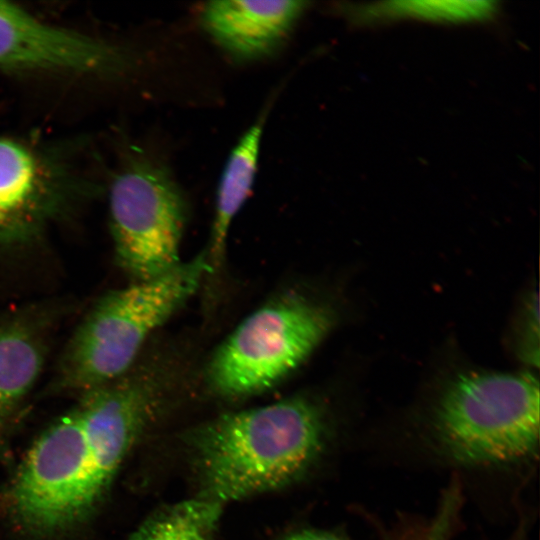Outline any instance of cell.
<instances>
[{
  "instance_id": "1",
  "label": "cell",
  "mask_w": 540,
  "mask_h": 540,
  "mask_svg": "<svg viewBox=\"0 0 540 540\" xmlns=\"http://www.w3.org/2000/svg\"><path fill=\"white\" fill-rule=\"evenodd\" d=\"M160 396L155 376L132 369L82 393L23 458L6 494L13 523L44 538L88 519L155 415Z\"/></svg>"
},
{
  "instance_id": "2",
  "label": "cell",
  "mask_w": 540,
  "mask_h": 540,
  "mask_svg": "<svg viewBox=\"0 0 540 540\" xmlns=\"http://www.w3.org/2000/svg\"><path fill=\"white\" fill-rule=\"evenodd\" d=\"M326 425L304 397L223 414L190 436L201 496L223 505L284 487L321 454Z\"/></svg>"
},
{
  "instance_id": "3",
  "label": "cell",
  "mask_w": 540,
  "mask_h": 540,
  "mask_svg": "<svg viewBox=\"0 0 540 540\" xmlns=\"http://www.w3.org/2000/svg\"><path fill=\"white\" fill-rule=\"evenodd\" d=\"M211 271L205 251L158 277L102 297L69 340L55 388L82 394L126 373L146 338L197 291Z\"/></svg>"
},
{
  "instance_id": "4",
  "label": "cell",
  "mask_w": 540,
  "mask_h": 540,
  "mask_svg": "<svg viewBox=\"0 0 540 540\" xmlns=\"http://www.w3.org/2000/svg\"><path fill=\"white\" fill-rule=\"evenodd\" d=\"M539 402V382L529 372L460 374L433 409L431 442L460 465L522 461L538 447Z\"/></svg>"
},
{
  "instance_id": "5",
  "label": "cell",
  "mask_w": 540,
  "mask_h": 540,
  "mask_svg": "<svg viewBox=\"0 0 540 540\" xmlns=\"http://www.w3.org/2000/svg\"><path fill=\"white\" fill-rule=\"evenodd\" d=\"M334 322L327 307L289 294L246 317L212 355L207 382L225 397L263 392L300 366Z\"/></svg>"
},
{
  "instance_id": "6",
  "label": "cell",
  "mask_w": 540,
  "mask_h": 540,
  "mask_svg": "<svg viewBox=\"0 0 540 540\" xmlns=\"http://www.w3.org/2000/svg\"><path fill=\"white\" fill-rule=\"evenodd\" d=\"M109 209L116 259L137 281L181 263L187 204L164 166L146 159L130 162L112 182Z\"/></svg>"
},
{
  "instance_id": "7",
  "label": "cell",
  "mask_w": 540,
  "mask_h": 540,
  "mask_svg": "<svg viewBox=\"0 0 540 540\" xmlns=\"http://www.w3.org/2000/svg\"><path fill=\"white\" fill-rule=\"evenodd\" d=\"M128 64L116 46L44 23L0 1V67L109 75Z\"/></svg>"
},
{
  "instance_id": "8",
  "label": "cell",
  "mask_w": 540,
  "mask_h": 540,
  "mask_svg": "<svg viewBox=\"0 0 540 540\" xmlns=\"http://www.w3.org/2000/svg\"><path fill=\"white\" fill-rule=\"evenodd\" d=\"M306 1H211L201 19L211 37L231 56L252 60L272 53L292 30Z\"/></svg>"
},
{
  "instance_id": "9",
  "label": "cell",
  "mask_w": 540,
  "mask_h": 540,
  "mask_svg": "<svg viewBox=\"0 0 540 540\" xmlns=\"http://www.w3.org/2000/svg\"><path fill=\"white\" fill-rule=\"evenodd\" d=\"M56 201L53 179L37 155L19 142L0 139V244L33 235Z\"/></svg>"
},
{
  "instance_id": "10",
  "label": "cell",
  "mask_w": 540,
  "mask_h": 540,
  "mask_svg": "<svg viewBox=\"0 0 540 540\" xmlns=\"http://www.w3.org/2000/svg\"><path fill=\"white\" fill-rule=\"evenodd\" d=\"M43 363L44 344L36 328L18 316L0 314V445Z\"/></svg>"
},
{
  "instance_id": "11",
  "label": "cell",
  "mask_w": 540,
  "mask_h": 540,
  "mask_svg": "<svg viewBox=\"0 0 540 540\" xmlns=\"http://www.w3.org/2000/svg\"><path fill=\"white\" fill-rule=\"evenodd\" d=\"M267 111L245 131L227 160L217 190L211 243L207 257L211 268L221 261L230 225L250 194Z\"/></svg>"
},
{
  "instance_id": "12",
  "label": "cell",
  "mask_w": 540,
  "mask_h": 540,
  "mask_svg": "<svg viewBox=\"0 0 540 540\" xmlns=\"http://www.w3.org/2000/svg\"><path fill=\"white\" fill-rule=\"evenodd\" d=\"M221 505L201 498L168 506L150 516L131 540H213Z\"/></svg>"
},
{
  "instance_id": "13",
  "label": "cell",
  "mask_w": 540,
  "mask_h": 540,
  "mask_svg": "<svg viewBox=\"0 0 540 540\" xmlns=\"http://www.w3.org/2000/svg\"><path fill=\"white\" fill-rule=\"evenodd\" d=\"M495 10L489 1H400L366 8L367 17L410 16L436 21L464 22L490 16Z\"/></svg>"
},
{
  "instance_id": "14",
  "label": "cell",
  "mask_w": 540,
  "mask_h": 540,
  "mask_svg": "<svg viewBox=\"0 0 540 540\" xmlns=\"http://www.w3.org/2000/svg\"><path fill=\"white\" fill-rule=\"evenodd\" d=\"M385 540H447V538L436 529L414 527L397 530Z\"/></svg>"
},
{
  "instance_id": "15",
  "label": "cell",
  "mask_w": 540,
  "mask_h": 540,
  "mask_svg": "<svg viewBox=\"0 0 540 540\" xmlns=\"http://www.w3.org/2000/svg\"><path fill=\"white\" fill-rule=\"evenodd\" d=\"M283 540H346L334 533L322 530H301L285 537Z\"/></svg>"
}]
</instances>
